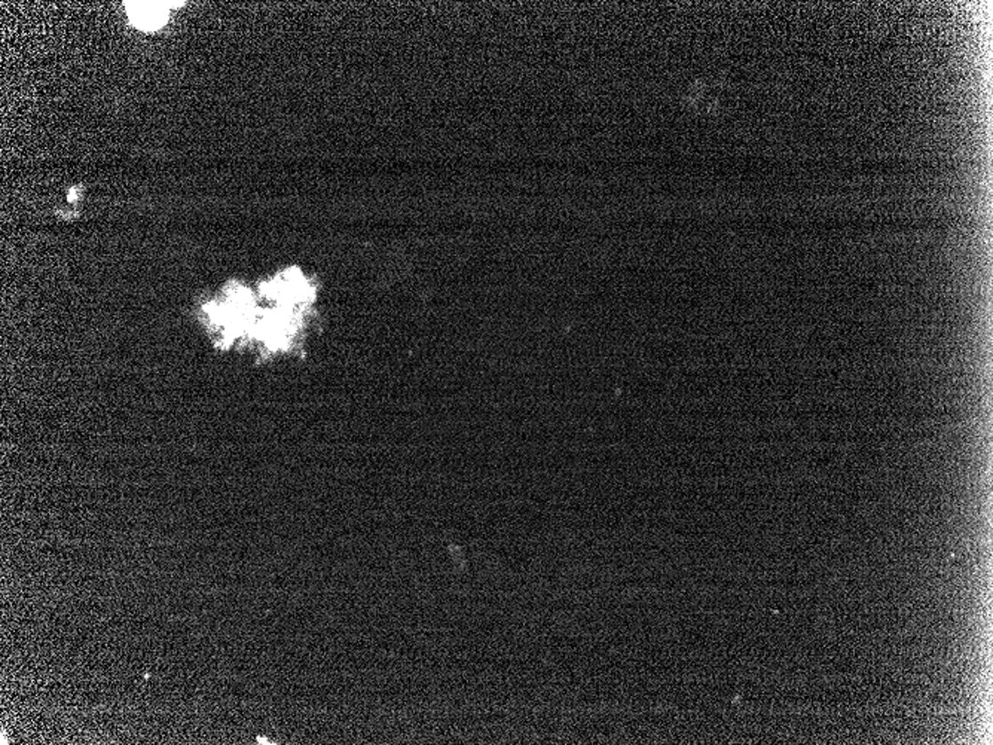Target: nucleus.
<instances>
[{"instance_id": "f257e3e1", "label": "nucleus", "mask_w": 993, "mask_h": 745, "mask_svg": "<svg viewBox=\"0 0 993 745\" xmlns=\"http://www.w3.org/2000/svg\"><path fill=\"white\" fill-rule=\"evenodd\" d=\"M167 5L164 2H130L128 15L132 23L141 30H157L167 23Z\"/></svg>"}]
</instances>
